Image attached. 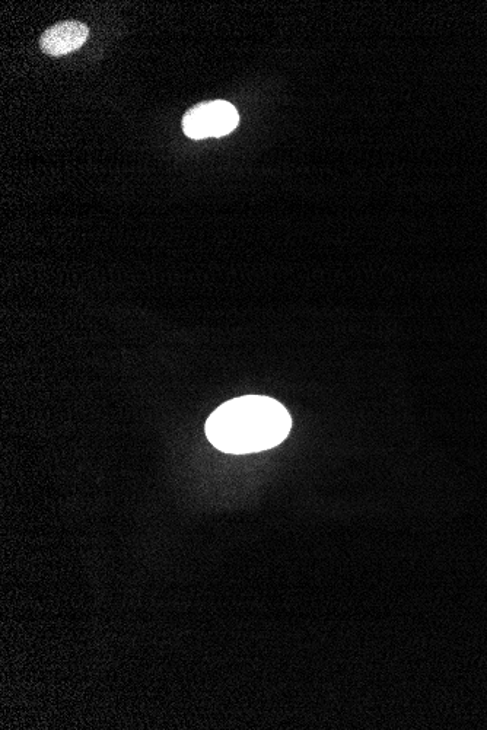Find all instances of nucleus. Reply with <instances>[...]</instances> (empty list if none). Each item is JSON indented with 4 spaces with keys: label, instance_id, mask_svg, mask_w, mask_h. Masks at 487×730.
<instances>
[{
    "label": "nucleus",
    "instance_id": "1",
    "mask_svg": "<svg viewBox=\"0 0 487 730\" xmlns=\"http://www.w3.org/2000/svg\"><path fill=\"white\" fill-rule=\"evenodd\" d=\"M292 429V417L279 401L264 395H244L210 414L205 432L225 454L245 455L276 448Z\"/></svg>",
    "mask_w": 487,
    "mask_h": 730
},
{
    "label": "nucleus",
    "instance_id": "2",
    "mask_svg": "<svg viewBox=\"0 0 487 730\" xmlns=\"http://www.w3.org/2000/svg\"><path fill=\"white\" fill-rule=\"evenodd\" d=\"M240 116L227 101H206L194 105L183 117V130L190 139L227 136L238 126Z\"/></svg>",
    "mask_w": 487,
    "mask_h": 730
},
{
    "label": "nucleus",
    "instance_id": "3",
    "mask_svg": "<svg viewBox=\"0 0 487 730\" xmlns=\"http://www.w3.org/2000/svg\"><path fill=\"white\" fill-rule=\"evenodd\" d=\"M89 28L79 21H62L47 28L40 38V49L49 56H65L84 46Z\"/></svg>",
    "mask_w": 487,
    "mask_h": 730
}]
</instances>
